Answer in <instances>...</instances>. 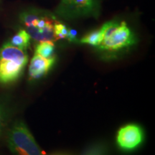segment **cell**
I'll use <instances>...</instances> for the list:
<instances>
[{"label":"cell","instance_id":"obj_1","mask_svg":"<svg viewBox=\"0 0 155 155\" xmlns=\"http://www.w3.org/2000/svg\"><path fill=\"white\" fill-rule=\"evenodd\" d=\"M102 40L96 49L108 55L122 53L137 44V38L124 21H111L101 28Z\"/></svg>","mask_w":155,"mask_h":155},{"label":"cell","instance_id":"obj_2","mask_svg":"<svg viewBox=\"0 0 155 155\" xmlns=\"http://www.w3.org/2000/svg\"><path fill=\"white\" fill-rule=\"evenodd\" d=\"M19 21L34 41H58L55 25L58 19L52 13L40 9H28L21 13Z\"/></svg>","mask_w":155,"mask_h":155},{"label":"cell","instance_id":"obj_3","mask_svg":"<svg viewBox=\"0 0 155 155\" xmlns=\"http://www.w3.org/2000/svg\"><path fill=\"white\" fill-rule=\"evenodd\" d=\"M25 50L6 42L0 48V83L9 84L16 81L28 63Z\"/></svg>","mask_w":155,"mask_h":155},{"label":"cell","instance_id":"obj_4","mask_svg":"<svg viewBox=\"0 0 155 155\" xmlns=\"http://www.w3.org/2000/svg\"><path fill=\"white\" fill-rule=\"evenodd\" d=\"M7 147L12 154L19 155H42L44 151L36 142L27 125L17 120L6 131Z\"/></svg>","mask_w":155,"mask_h":155},{"label":"cell","instance_id":"obj_5","mask_svg":"<svg viewBox=\"0 0 155 155\" xmlns=\"http://www.w3.org/2000/svg\"><path fill=\"white\" fill-rule=\"evenodd\" d=\"M57 13L65 19L81 17H96L98 7L95 0H61Z\"/></svg>","mask_w":155,"mask_h":155},{"label":"cell","instance_id":"obj_6","mask_svg":"<svg viewBox=\"0 0 155 155\" xmlns=\"http://www.w3.org/2000/svg\"><path fill=\"white\" fill-rule=\"evenodd\" d=\"M144 139V131L140 126L136 124H128L118 131L116 144L121 150L131 152L140 146Z\"/></svg>","mask_w":155,"mask_h":155},{"label":"cell","instance_id":"obj_7","mask_svg":"<svg viewBox=\"0 0 155 155\" xmlns=\"http://www.w3.org/2000/svg\"><path fill=\"white\" fill-rule=\"evenodd\" d=\"M55 62V56L45 58L35 53L29 65V79L31 81H37L46 76L53 68Z\"/></svg>","mask_w":155,"mask_h":155},{"label":"cell","instance_id":"obj_8","mask_svg":"<svg viewBox=\"0 0 155 155\" xmlns=\"http://www.w3.org/2000/svg\"><path fill=\"white\" fill-rule=\"evenodd\" d=\"M9 42L15 47L26 50L30 45L31 37L25 29H20Z\"/></svg>","mask_w":155,"mask_h":155},{"label":"cell","instance_id":"obj_9","mask_svg":"<svg viewBox=\"0 0 155 155\" xmlns=\"http://www.w3.org/2000/svg\"><path fill=\"white\" fill-rule=\"evenodd\" d=\"M102 37V30L100 28L87 33L86 35L81 38L78 42L83 45H90L91 47L96 48L99 46L101 42Z\"/></svg>","mask_w":155,"mask_h":155},{"label":"cell","instance_id":"obj_10","mask_svg":"<svg viewBox=\"0 0 155 155\" xmlns=\"http://www.w3.org/2000/svg\"><path fill=\"white\" fill-rule=\"evenodd\" d=\"M55 46L53 42H39L35 48V53L45 58H50L55 56Z\"/></svg>","mask_w":155,"mask_h":155},{"label":"cell","instance_id":"obj_11","mask_svg":"<svg viewBox=\"0 0 155 155\" xmlns=\"http://www.w3.org/2000/svg\"><path fill=\"white\" fill-rule=\"evenodd\" d=\"M9 117L8 106L3 100L0 99V139L7 131Z\"/></svg>","mask_w":155,"mask_h":155},{"label":"cell","instance_id":"obj_12","mask_svg":"<svg viewBox=\"0 0 155 155\" xmlns=\"http://www.w3.org/2000/svg\"><path fill=\"white\" fill-rule=\"evenodd\" d=\"M68 30L69 28L66 25L58 20L55 25V34L58 41L65 40V39L66 40Z\"/></svg>","mask_w":155,"mask_h":155},{"label":"cell","instance_id":"obj_13","mask_svg":"<svg viewBox=\"0 0 155 155\" xmlns=\"http://www.w3.org/2000/svg\"><path fill=\"white\" fill-rule=\"evenodd\" d=\"M106 152V147L101 144H96L91 146L84 150L83 154H99Z\"/></svg>","mask_w":155,"mask_h":155},{"label":"cell","instance_id":"obj_14","mask_svg":"<svg viewBox=\"0 0 155 155\" xmlns=\"http://www.w3.org/2000/svg\"><path fill=\"white\" fill-rule=\"evenodd\" d=\"M77 35H78V32L76 30H73V29H69L66 40H68L71 42H75V43H76V42H78Z\"/></svg>","mask_w":155,"mask_h":155}]
</instances>
